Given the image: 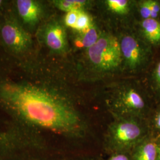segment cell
<instances>
[{"mask_svg": "<svg viewBox=\"0 0 160 160\" xmlns=\"http://www.w3.org/2000/svg\"><path fill=\"white\" fill-rule=\"evenodd\" d=\"M157 143V151H158V160H160V137L156 138Z\"/></svg>", "mask_w": 160, "mask_h": 160, "instance_id": "44dd1931", "label": "cell"}, {"mask_svg": "<svg viewBox=\"0 0 160 160\" xmlns=\"http://www.w3.org/2000/svg\"><path fill=\"white\" fill-rule=\"evenodd\" d=\"M105 134V145L111 154L130 152L149 135L147 120L132 117H113Z\"/></svg>", "mask_w": 160, "mask_h": 160, "instance_id": "5b68a950", "label": "cell"}, {"mask_svg": "<svg viewBox=\"0 0 160 160\" xmlns=\"http://www.w3.org/2000/svg\"><path fill=\"white\" fill-rule=\"evenodd\" d=\"M97 4L106 20L111 24H119L120 29L133 27L137 22L133 20V18L137 20V1L103 0Z\"/></svg>", "mask_w": 160, "mask_h": 160, "instance_id": "8992f818", "label": "cell"}, {"mask_svg": "<svg viewBox=\"0 0 160 160\" xmlns=\"http://www.w3.org/2000/svg\"><path fill=\"white\" fill-rule=\"evenodd\" d=\"M2 1L0 0V7H1V4H2Z\"/></svg>", "mask_w": 160, "mask_h": 160, "instance_id": "7402d4cb", "label": "cell"}, {"mask_svg": "<svg viewBox=\"0 0 160 160\" xmlns=\"http://www.w3.org/2000/svg\"><path fill=\"white\" fill-rule=\"evenodd\" d=\"M142 79L156 104L160 103V49L155 52L153 60Z\"/></svg>", "mask_w": 160, "mask_h": 160, "instance_id": "30bf717a", "label": "cell"}, {"mask_svg": "<svg viewBox=\"0 0 160 160\" xmlns=\"http://www.w3.org/2000/svg\"><path fill=\"white\" fill-rule=\"evenodd\" d=\"M147 122L149 135L154 138L160 137V103L155 106Z\"/></svg>", "mask_w": 160, "mask_h": 160, "instance_id": "9a60e30c", "label": "cell"}, {"mask_svg": "<svg viewBox=\"0 0 160 160\" xmlns=\"http://www.w3.org/2000/svg\"><path fill=\"white\" fill-rule=\"evenodd\" d=\"M151 18L160 20V0H151Z\"/></svg>", "mask_w": 160, "mask_h": 160, "instance_id": "d6986e66", "label": "cell"}, {"mask_svg": "<svg viewBox=\"0 0 160 160\" xmlns=\"http://www.w3.org/2000/svg\"><path fill=\"white\" fill-rule=\"evenodd\" d=\"M1 34L6 46L15 53H24L32 45L30 34L14 21L4 23L1 30Z\"/></svg>", "mask_w": 160, "mask_h": 160, "instance_id": "52a82bcc", "label": "cell"}, {"mask_svg": "<svg viewBox=\"0 0 160 160\" xmlns=\"http://www.w3.org/2000/svg\"><path fill=\"white\" fill-rule=\"evenodd\" d=\"M139 36L155 51L160 49V20L151 18L137 21L134 26Z\"/></svg>", "mask_w": 160, "mask_h": 160, "instance_id": "9c48e42d", "label": "cell"}, {"mask_svg": "<svg viewBox=\"0 0 160 160\" xmlns=\"http://www.w3.org/2000/svg\"><path fill=\"white\" fill-rule=\"evenodd\" d=\"M80 80L96 82L122 74L120 46L116 32L104 29L97 42L81 52L78 64Z\"/></svg>", "mask_w": 160, "mask_h": 160, "instance_id": "7a4b0ae2", "label": "cell"}, {"mask_svg": "<svg viewBox=\"0 0 160 160\" xmlns=\"http://www.w3.org/2000/svg\"><path fill=\"white\" fill-rule=\"evenodd\" d=\"M0 100L29 123L75 137L86 134V120L72 98L57 89L4 82L0 84Z\"/></svg>", "mask_w": 160, "mask_h": 160, "instance_id": "6da1fadb", "label": "cell"}, {"mask_svg": "<svg viewBox=\"0 0 160 160\" xmlns=\"http://www.w3.org/2000/svg\"><path fill=\"white\" fill-rule=\"evenodd\" d=\"M17 10L23 22L30 26L39 22L43 13V7L39 2L34 0H17Z\"/></svg>", "mask_w": 160, "mask_h": 160, "instance_id": "8fae6325", "label": "cell"}, {"mask_svg": "<svg viewBox=\"0 0 160 160\" xmlns=\"http://www.w3.org/2000/svg\"><path fill=\"white\" fill-rule=\"evenodd\" d=\"M79 12H66L63 20V24L66 28L74 29L78 18Z\"/></svg>", "mask_w": 160, "mask_h": 160, "instance_id": "ac0fdd59", "label": "cell"}, {"mask_svg": "<svg viewBox=\"0 0 160 160\" xmlns=\"http://www.w3.org/2000/svg\"><path fill=\"white\" fill-rule=\"evenodd\" d=\"M52 3L59 10L66 12H88L96 4L95 1L90 0H54Z\"/></svg>", "mask_w": 160, "mask_h": 160, "instance_id": "5bb4252c", "label": "cell"}, {"mask_svg": "<svg viewBox=\"0 0 160 160\" xmlns=\"http://www.w3.org/2000/svg\"><path fill=\"white\" fill-rule=\"evenodd\" d=\"M132 160H158L156 138L150 135L130 152Z\"/></svg>", "mask_w": 160, "mask_h": 160, "instance_id": "4fadbf2b", "label": "cell"}, {"mask_svg": "<svg viewBox=\"0 0 160 160\" xmlns=\"http://www.w3.org/2000/svg\"><path fill=\"white\" fill-rule=\"evenodd\" d=\"M105 102L113 117L148 120L156 103L142 79L120 80L108 86Z\"/></svg>", "mask_w": 160, "mask_h": 160, "instance_id": "3957f363", "label": "cell"}, {"mask_svg": "<svg viewBox=\"0 0 160 160\" xmlns=\"http://www.w3.org/2000/svg\"><path fill=\"white\" fill-rule=\"evenodd\" d=\"M116 33L120 46L122 74L143 77L155 51L139 36L134 26L120 29Z\"/></svg>", "mask_w": 160, "mask_h": 160, "instance_id": "277c9868", "label": "cell"}, {"mask_svg": "<svg viewBox=\"0 0 160 160\" xmlns=\"http://www.w3.org/2000/svg\"><path fill=\"white\" fill-rule=\"evenodd\" d=\"M95 21V18L89 12H80L73 30L82 32L90 28Z\"/></svg>", "mask_w": 160, "mask_h": 160, "instance_id": "2e32d148", "label": "cell"}, {"mask_svg": "<svg viewBox=\"0 0 160 160\" xmlns=\"http://www.w3.org/2000/svg\"><path fill=\"white\" fill-rule=\"evenodd\" d=\"M136 12L138 21L151 18V0L137 1Z\"/></svg>", "mask_w": 160, "mask_h": 160, "instance_id": "e0dca14e", "label": "cell"}, {"mask_svg": "<svg viewBox=\"0 0 160 160\" xmlns=\"http://www.w3.org/2000/svg\"><path fill=\"white\" fill-rule=\"evenodd\" d=\"M43 40L46 46L53 53L63 55L69 50L68 34L63 22L52 20L43 29Z\"/></svg>", "mask_w": 160, "mask_h": 160, "instance_id": "ba28073f", "label": "cell"}, {"mask_svg": "<svg viewBox=\"0 0 160 160\" xmlns=\"http://www.w3.org/2000/svg\"><path fill=\"white\" fill-rule=\"evenodd\" d=\"M106 160H132V158L130 152H116L111 154Z\"/></svg>", "mask_w": 160, "mask_h": 160, "instance_id": "ffe728a7", "label": "cell"}, {"mask_svg": "<svg viewBox=\"0 0 160 160\" xmlns=\"http://www.w3.org/2000/svg\"><path fill=\"white\" fill-rule=\"evenodd\" d=\"M104 28L96 20L92 27L85 31L74 32L73 42L76 49L81 52L84 51L95 44L101 36Z\"/></svg>", "mask_w": 160, "mask_h": 160, "instance_id": "7c38bea8", "label": "cell"}]
</instances>
